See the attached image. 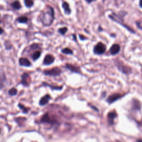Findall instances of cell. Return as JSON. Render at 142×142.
Here are the masks:
<instances>
[{"label":"cell","mask_w":142,"mask_h":142,"mask_svg":"<svg viewBox=\"0 0 142 142\" xmlns=\"http://www.w3.org/2000/svg\"><path fill=\"white\" fill-rule=\"evenodd\" d=\"M40 21L44 26H49L54 20V9L51 6H47L44 11L41 12L39 15Z\"/></svg>","instance_id":"6da1fadb"},{"label":"cell","mask_w":142,"mask_h":142,"mask_svg":"<svg viewBox=\"0 0 142 142\" xmlns=\"http://www.w3.org/2000/svg\"><path fill=\"white\" fill-rule=\"evenodd\" d=\"M43 74L45 75H49V76H59L62 73V71L59 67H56L51 68L50 70H46L43 71Z\"/></svg>","instance_id":"7a4b0ae2"},{"label":"cell","mask_w":142,"mask_h":142,"mask_svg":"<svg viewBox=\"0 0 142 142\" xmlns=\"http://www.w3.org/2000/svg\"><path fill=\"white\" fill-rule=\"evenodd\" d=\"M106 51V46L102 42H99L94 47L93 52L97 55H101L105 53Z\"/></svg>","instance_id":"3957f363"},{"label":"cell","mask_w":142,"mask_h":142,"mask_svg":"<svg viewBox=\"0 0 142 142\" xmlns=\"http://www.w3.org/2000/svg\"><path fill=\"white\" fill-rule=\"evenodd\" d=\"M54 60H55V58H54V57L52 54H47L44 58V60L43 61V65H51V64H52L54 62Z\"/></svg>","instance_id":"277c9868"},{"label":"cell","mask_w":142,"mask_h":142,"mask_svg":"<svg viewBox=\"0 0 142 142\" xmlns=\"http://www.w3.org/2000/svg\"><path fill=\"white\" fill-rule=\"evenodd\" d=\"M30 76L28 73H24L21 75V83H22L23 86H28L30 84Z\"/></svg>","instance_id":"5b68a950"},{"label":"cell","mask_w":142,"mask_h":142,"mask_svg":"<svg viewBox=\"0 0 142 142\" xmlns=\"http://www.w3.org/2000/svg\"><path fill=\"white\" fill-rule=\"evenodd\" d=\"M41 122L42 123H47L50 124H54L56 122L55 120L52 119V118H51L48 113H46V114L42 116L41 119Z\"/></svg>","instance_id":"8992f818"},{"label":"cell","mask_w":142,"mask_h":142,"mask_svg":"<svg viewBox=\"0 0 142 142\" xmlns=\"http://www.w3.org/2000/svg\"><path fill=\"white\" fill-rule=\"evenodd\" d=\"M66 68H67L68 70H70L72 72L79 73V74H80V68L78 67H77V66H76L72 65V64L66 63Z\"/></svg>","instance_id":"52a82bcc"},{"label":"cell","mask_w":142,"mask_h":142,"mask_svg":"<svg viewBox=\"0 0 142 142\" xmlns=\"http://www.w3.org/2000/svg\"><path fill=\"white\" fill-rule=\"evenodd\" d=\"M122 96H123L122 94H120L119 93H114L109 97L108 99H106V101H107V102L109 104L112 103L113 102H114L115 101H117L118 99H120Z\"/></svg>","instance_id":"ba28073f"},{"label":"cell","mask_w":142,"mask_h":142,"mask_svg":"<svg viewBox=\"0 0 142 142\" xmlns=\"http://www.w3.org/2000/svg\"><path fill=\"white\" fill-rule=\"evenodd\" d=\"M120 62L118 61V62L117 63V66L118 69L121 71V72L125 73V74H128V73L131 72V70H130L129 68L123 65V64H120Z\"/></svg>","instance_id":"9c48e42d"},{"label":"cell","mask_w":142,"mask_h":142,"mask_svg":"<svg viewBox=\"0 0 142 142\" xmlns=\"http://www.w3.org/2000/svg\"><path fill=\"white\" fill-rule=\"evenodd\" d=\"M120 50V47L119 45L118 44H114L110 47L109 51L111 54L114 56L119 53Z\"/></svg>","instance_id":"30bf717a"},{"label":"cell","mask_w":142,"mask_h":142,"mask_svg":"<svg viewBox=\"0 0 142 142\" xmlns=\"http://www.w3.org/2000/svg\"><path fill=\"white\" fill-rule=\"evenodd\" d=\"M18 62L20 65L23 67H30L32 65L30 61L26 58H20L19 59Z\"/></svg>","instance_id":"8fae6325"},{"label":"cell","mask_w":142,"mask_h":142,"mask_svg":"<svg viewBox=\"0 0 142 142\" xmlns=\"http://www.w3.org/2000/svg\"><path fill=\"white\" fill-rule=\"evenodd\" d=\"M116 117H117V113H116L115 111H113V112H110L108 113V120L110 125H112L113 124L114 119Z\"/></svg>","instance_id":"7c38bea8"},{"label":"cell","mask_w":142,"mask_h":142,"mask_svg":"<svg viewBox=\"0 0 142 142\" xmlns=\"http://www.w3.org/2000/svg\"><path fill=\"white\" fill-rule=\"evenodd\" d=\"M62 8L64 9V11H65V13L66 15H69L71 13V9L70 7V5L67 2L64 1L62 4Z\"/></svg>","instance_id":"4fadbf2b"},{"label":"cell","mask_w":142,"mask_h":142,"mask_svg":"<svg viewBox=\"0 0 142 142\" xmlns=\"http://www.w3.org/2000/svg\"><path fill=\"white\" fill-rule=\"evenodd\" d=\"M50 99H51L50 95H49V94H46V95L43 96V97L41 99V100L39 101V105L42 106L46 105V104L48 103L49 101L50 100Z\"/></svg>","instance_id":"5bb4252c"},{"label":"cell","mask_w":142,"mask_h":142,"mask_svg":"<svg viewBox=\"0 0 142 142\" xmlns=\"http://www.w3.org/2000/svg\"><path fill=\"white\" fill-rule=\"evenodd\" d=\"M41 55V52L39 51H36L32 53L31 56V58L34 61H37Z\"/></svg>","instance_id":"9a60e30c"},{"label":"cell","mask_w":142,"mask_h":142,"mask_svg":"<svg viewBox=\"0 0 142 142\" xmlns=\"http://www.w3.org/2000/svg\"><path fill=\"white\" fill-rule=\"evenodd\" d=\"M11 7L16 10H19L21 8V4L18 1H15L11 3Z\"/></svg>","instance_id":"2e32d148"},{"label":"cell","mask_w":142,"mask_h":142,"mask_svg":"<svg viewBox=\"0 0 142 142\" xmlns=\"http://www.w3.org/2000/svg\"><path fill=\"white\" fill-rule=\"evenodd\" d=\"M16 21L20 23H26L28 22V19L26 16H21L16 19Z\"/></svg>","instance_id":"e0dca14e"},{"label":"cell","mask_w":142,"mask_h":142,"mask_svg":"<svg viewBox=\"0 0 142 142\" xmlns=\"http://www.w3.org/2000/svg\"><path fill=\"white\" fill-rule=\"evenodd\" d=\"M24 2L26 7L28 8L31 7L34 4V2L33 0H25Z\"/></svg>","instance_id":"ac0fdd59"},{"label":"cell","mask_w":142,"mask_h":142,"mask_svg":"<svg viewBox=\"0 0 142 142\" xmlns=\"http://www.w3.org/2000/svg\"><path fill=\"white\" fill-rule=\"evenodd\" d=\"M62 52L65 54H70V55H72L73 54V51L69 48H65L62 49Z\"/></svg>","instance_id":"d6986e66"},{"label":"cell","mask_w":142,"mask_h":142,"mask_svg":"<svg viewBox=\"0 0 142 142\" xmlns=\"http://www.w3.org/2000/svg\"><path fill=\"white\" fill-rule=\"evenodd\" d=\"M68 31V28L67 27H62V28H60L58 30V32L59 34L61 35H65L66 34V33Z\"/></svg>","instance_id":"ffe728a7"},{"label":"cell","mask_w":142,"mask_h":142,"mask_svg":"<svg viewBox=\"0 0 142 142\" xmlns=\"http://www.w3.org/2000/svg\"><path fill=\"white\" fill-rule=\"evenodd\" d=\"M17 93V90L15 88H12L8 91V94L9 95H10L11 96H15Z\"/></svg>","instance_id":"44dd1931"},{"label":"cell","mask_w":142,"mask_h":142,"mask_svg":"<svg viewBox=\"0 0 142 142\" xmlns=\"http://www.w3.org/2000/svg\"><path fill=\"white\" fill-rule=\"evenodd\" d=\"M18 106H19V107H20V108L22 110V111H23V112H24L25 113H27V112H28L27 109L25 108L24 107V106H23L21 105L20 104V105H19Z\"/></svg>","instance_id":"7402d4cb"},{"label":"cell","mask_w":142,"mask_h":142,"mask_svg":"<svg viewBox=\"0 0 142 142\" xmlns=\"http://www.w3.org/2000/svg\"><path fill=\"white\" fill-rule=\"evenodd\" d=\"M79 38H80V39H81V40H84V39H87V37H86L85 36H83L82 35H80L79 36Z\"/></svg>","instance_id":"603a6c76"},{"label":"cell","mask_w":142,"mask_h":142,"mask_svg":"<svg viewBox=\"0 0 142 142\" xmlns=\"http://www.w3.org/2000/svg\"><path fill=\"white\" fill-rule=\"evenodd\" d=\"M85 1H86L88 3H91L92 2L95 1L96 0H85Z\"/></svg>","instance_id":"cb8c5ba5"},{"label":"cell","mask_w":142,"mask_h":142,"mask_svg":"<svg viewBox=\"0 0 142 142\" xmlns=\"http://www.w3.org/2000/svg\"><path fill=\"white\" fill-rule=\"evenodd\" d=\"M72 36L74 37V41H77V37H76V36H75V35H72Z\"/></svg>","instance_id":"d4e9b609"},{"label":"cell","mask_w":142,"mask_h":142,"mask_svg":"<svg viewBox=\"0 0 142 142\" xmlns=\"http://www.w3.org/2000/svg\"><path fill=\"white\" fill-rule=\"evenodd\" d=\"M139 5H140V6L142 8V0H141L140 1V2H139Z\"/></svg>","instance_id":"484cf974"},{"label":"cell","mask_w":142,"mask_h":142,"mask_svg":"<svg viewBox=\"0 0 142 142\" xmlns=\"http://www.w3.org/2000/svg\"><path fill=\"white\" fill-rule=\"evenodd\" d=\"M3 29H2V28H1V32H0V34L2 35V34H3Z\"/></svg>","instance_id":"4316f807"}]
</instances>
